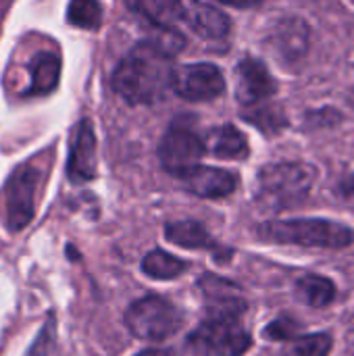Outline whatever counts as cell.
Listing matches in <instances>:
<instances>
[{"mask_svg":"<svg viewBox=\"0 0 354 356\" xmlns=\"http://www.w3.org/2000/svg\"><path fill=\"white\" fill-rule=\"evenodd\" d=\"M173 83L169 56L154 44H138L115 69L113 90L129 104L159 102Z\"/></svg>","mask_w":354,"mask_h":356,"instance_id":"6da1fadb","label":"cell"},{"mask_svg":"<svg viewBox=\"0 0 354 356\" xmlns=\"http://www.w3.org/2000/svg\"><path fill=\"white\" fill-rule=\"evenodd\" d=\"M259 236L269 242L307 248H344L354 240V234L348 227L325 219L269 221L259 227Z\"/></svg>","mask_w":354,"mask_h":356,"instance_id":"7a4b0ae2","label":"cell"},{"mask_svg":"<svg viewBox=\"0 0 354 356\" xmlns=\"http://www.w3.org/2000/svg\"><path fill=\"white\" fill-rule=\"evenodd\" d=\"M317 173L307 163L265 165L259 173V202L269 209H284L303 202Z\"/></svg>","mask_w":354,"mask_h":356,"instance_id":"3957f363","label":"cell"},{"mask_svg":"<svg viewBox=\"0 0 354 356\" xmlns=\"http://www.w3.org/2000/svg\"><path fill=\"white\" fill-rule=\"evenodd\" d=\"M40 171L33 165H19L0 192V219L13 234L25 229L35 215V190Z\"/></svg>","mask_w":354,"mask_h":356,"instance_id":"277c9868","label":"cell"},{"mask_svg":"<svg viewBox=\"0 0 354 356\" xmlns=\"http://www.w3.org/2000/svg\"><path fill=\"white\" fill-rule=\"evenodd\" d=\"M184 323L179 309L165 298L146 296L136 300L125 313V325L131 336L148 342H161L171 338Z\"/></svg>","mask_w":354,"mask_h":356,"instance_id":"5b68a950","label":"cell"},{"mask_svg":"<svg viewBox=\"0 0 354 356\" xmlns=\"http://www.w3.org/2000/svg\"><path fill=\"white\" fill-rule=\"evenodd\" d=\"M250 344V336L234 319H211L188 338V348L198 356H240Z\"/></svg>","mask_w":354,"mask_h":356,"instance_id":"8992f818","label":"cell"},{"mask_svg":"<svg viewBox=\"0 0 354 356\" xmlns=\"http://www.w3.org/2000/svg\"><path fill=\"white\" fill-rule=\"evenodd\" d=\"M204 150V142L192 129L173 125L159 144V159L165 171L184 177L200 165Z\"/></svg>","mask_w":354,"mask_h":356,"instance_id":"52a82bcc","label":"cell"},{"mask_svg":"<svg viewBox=\"0 0 354 356\" xmlns=\"http://www.w3.org/2000/svg\"><path fill=\"white\" fill-rule=\"evenodd\" d=\"M171 90L190 102H207L223 94V73L211 63H192L173 69Z\"/></svg>","mask_w":354,"mask_h":356,"instance_id":"ba28073f","label":"cell"},{"mask_svg":"<svg viewBox=\"0 0 354 356\" xmlns=\"http://www.w3.org/2000/svg\"><path fill=\"white\" fill-rule=\"evenodd\" d=\"M67 175L73 184H83L96 177V136L88 119L73 129L67 159Z\"/></svg>","mask_w":354,"mask_h":356,"instance_id":"9c48e42d","label":"cell"},{"mask_svg":"<svg viewBox=\"0 0 354 356\" xmlns=\"http://www.w3.org/2000/svg\"><path fill=\"white\" fill-rule=\"evenodd\" d=\"M277 92V83L267 67L257 58H244L236 67V98L244 106H252L271 98Z\"/></svg>","mask_w":354,"mask_h":356,"instance_id":"30bf717a","label":"cell"},{"mask_svg":"<svg viewBox=\"0 0 354 356\" xmlns=\"http://www.w3.org/2000/svg\"><path fill=\"white\" fill-rule=\"evenodd\" d=\"M309 38H311V31H309V25L303 19L284 17L271 27L269 46L282 60L294 63L307 52Z\"/></svg>","mask_w":354,"mask_h":356,"instance_id":"8fae6325","label":"cell"},{"mask_svg":"<svg viewBox=\"0 0 354 356\" xmlns=\"http://www.w3.org/2000/svg\"><path fill=\"white\" fill-rule=\"evenodd\" d=\"M184 23L207 40L225 38L230 31V19L219 8L198 2V0H184Z\"/></svg>","mask_w":354,"mask_h":356,"instance_id":"7c38bea8","label":"cell"},{"mask_svg":"<svg viewBox=\"0 0 354 356\" xmlns=\"http://www.w3.org/2000/svg\"><path fill=\"white\" fill-rule=\"evenodd\" d=\"M186 181V188L200 198H223L230 196L236 186L238 177L225 169H215V167H196L190 173L182 177Z\"/></svg>","mask_w":354,"mask_h":356,"instance_id":"4fadbf2b","label":"cell"},{"mask_svg":"<svg viewBox=\"0 0 354 356\" xmlns=\"http://www.w3.org/2000/svg\"><path fill=\"white\" fill-rule=\"evenodd\" d=\"M200 288L207 296V309L211 319H234L240 317L246 311V302L242 298H238L236 290L223 282L217 280L213 275H207L200 280Z\"/></svg>","mask_w":354,"mask_h":356,"instance_id":"5bb4252c","label":"cell"},{"mask_svg":"<svg viewBox=\"0 0 354 356\" xmlns=\"http://www.w3.org/2000/svg\"><path fill=\"white\" fill-rule=\"evenodd\" d=\"M127 6L156 29H175L184 23V0H127Z\"/></svg>","mask_w":354,"mask_h":356,"instance_id":"9a60e30c","label":"cell"},{"mask_svg":"<svg viewBox=\"0 0 354 356\" xmlns=\"http://www.w3.org/2000/svg\"><path fill=\"white\" fill-rule=\"evenodd\" d=\"M29 75L31 83L25 96H48L56 90L61 79V58L54 52H38L29 60Z\"/></svg>","mask_w":354,"mask_h":356,"instance_id":"2e32d148","label":"cell"},{"mask_svg":"<svg viewBox=\"0 0 354 356\" xmlns=\"http://www.w3.org/2000/svg\"><path fill=\"white\" fill-rule=\"evenodd\" d=\"M204 146L211 154L227 161H240L248 156V142L244 134L234 125L213 127L204 138Z\"/></svg>","mask_w":354,"mask_h":356,"instance_id":"e0dca14e","label":"cell"},{"mask_svg":"<svg viewBox=\"0 0 354 356\" xmlns=\"http://www.w3.org/2000/svg\"><path fill=\"white\" fill-rule=\"evenodd\" d=\"M165 236L169 242L182 246V248H213L215 242L213 238L209 236V232L196 223V221H175V223H169L167 229H165Z\"/></svg>","mask_w":354,"mask_h":356,"instance_id":"ac0fdd59","label":"cell"},{"mask_svg":"<svg viewBox=\"0 0 354 356\" xmlns=\"http://www.w3.org/2000/svg\"><path fill=\"white\" fill-rule=\"evenodd\" d=\"M296 294L305 305H309L313 309H323L334 300L336 288H334L332 280L311 273V275H305L296 284Z\"/></svg>","mask_w":354,"mask_h":356,"instance_id":"d6986e66","label":"cell"},{"mask_svg":"<svg viewBox=\"0 0 354 356\" xmlns=\"http://www.w3.org/2000/svg\"><path fill=\"white\" fill-rule=\"evenodd\" d=\"M186 269H188V265L184 261H179L177 257H173L165 250H152L142 261V271L154 280H173Z\"/></svg>","mask_w":354,"mask_h":356,"instance_id":"ffe728a7","label":"cell"},{"mask_svg":"<svg viewBox=\"0 0 354 356\" xmlns=\"http://www.w3.org/2000/svg\"><path fill=\"white\" fill-rule=\"evenodd\" d=\"M67 19L71 25L81 29H98L102 23V6L98 0H71Z\"/></svg>","mask_w":354,"mask_h":356,"instance_id":"44dd1931","label":"cell"},{"mask_svg":"<svg viewBox=\"0 0 354 356\" xmlns=\"http://www.w3.org/2000/svg\"><path fill=\"white\" fill-rule=\"evenodd\" d=\"M332 350V338L325 334H313L296 338L288 350V356H328Z\"/></svg>","mask_w":354,"mask_h":356,"instance_id":"7402d4cb","label":"cell"},{"mask_svg":"<svg viewBox=\"0 0 354 356\" xmlns=\"http://www.w3.org/2000/svg\"><path fill=\"white\" fill-rule=\"evenodd\" d=\"M244 119L250 121V123H257L265 131H277V129H282L286 125L284 115L280 111H273V108H261V111H255V113H246Z\"/></svg>","mask_w":354,"mask_h":356,"instance_id":"603a6c76","label":"cell"},{"mask_svg":"<svg viewBox=\"0 0 354 356\" xmlns=\"http://www.w3.org/2000/svg\"><path fill=\"white\" fill-rule=\"evenodd\" d=\"M298 334V323L290 317H282V319H275L267 325L265 330V336L271 338V340H280V342H290L294 340Z\"/></svg>","mask_w":354,"mask_h":356,"instance_id":"cb8c5ba5","label":"cell"},{"mask_svg":"<svg viewBox=\"0 0 354 356\" xmlns=\"http://www.w3.org/2000/svg\"><path fill=\"white\" fill-rule=\"evenodd\" d=\"M219 2H225V4H232V6H255V4H259V2H263V0H219Z\"/></svg>","mask_w":354,"mask_h":356,"instance_id":"d4e9b609","label":"cell"},{"mask_svg":"<svg viewBox=\"0 0 354 356\" xmlns=\"http://www.w3.org/2000/svg\"><path fill=\"white\" fill-rule=\"evenodd\" d=\"M136 356H171V353H167V350H159V348H152V350H144V353H140V355Z\"/></svg>","mask_w":354,"mask_h":356,"instance_id":"484cf974","label":"cell"},{"mask_svg":"<svg viewBox=\"0 0 354 356\" xmlns=\"http://www.w3.org/2000/svg\"><path fill=\"white\" fill-rule=\"evenodd\" d=\"M342 192H344V194H346L348 198H354V177H353V179H348V181H346V184L342 186Z\"/></svg>","mask_w":354,"mask_h":356,"instance_id":"4316f807","label":"cell"},{"mask_svg":"<svg viewBox=\"0 0 354 356\" xmlns=\"http://www.w3.org/2000/svg\"><path fill=\"white\" fill-rule=\"evenodd\" d=\"M351 102L354 104V90H353V94H351Z\"/></svg>","mask_w":354,"mask_h":356,"instance_id":"83f0119b","label":"cell"}]
</instances>
